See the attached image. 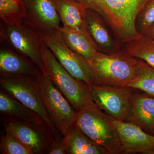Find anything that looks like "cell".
<instances>
[{
    "label": "cell",
    "mask_w": 154,
    "mask_h": 154,
    "mask_svg": "<svg viewBox=\"0 0 154 154\" xmlns=\"http://www.w3.org/2000/svg\"><path fill=\"white\" fill-rule=\"evenodd\" d=\"M126 87L145 92L154 96V68L138 59L136 77Z\"/></svg>",
    "instance_id": "7402d4cb"
},
{
    "label": "cell",
    "mask_w": 154,
    "mask_h": 154,
    "mask_svg": "<svg viewBox=\"0 0 154 154\" xmlns=\"http://www.w3.org/2000/svg\"><path fill=\"white\" fill-rule=\"evenodd\" d=\"M35 77L28 75L0 76L1 88L40 116L54 133L56 140H62L63 137L54 125L45 107Z\"/></svg>",
    "instance_id": "5b68a950"
},
{
    "label": "cell",
    "mask_w": 154,
    "mask_h": 154,
    "mask_svg": "<svg viewBox=\"0 0 154 154\" xmlns=\"http://www.w3.org/2000/svg\"><path fill=\"white\" fill-rule=\"evenodd\" d=\"M4 129L8 130L31 151L33 154H48L56 138L46 123L1 119Z\"/></svg>",
    "instance_id": "ba28073f"
},
{
    "label": "cell",
    "mask_w": 154,
    "mask_h": 154,
    "mask_svg": "<svg viewBox=\"0 0 154 154\" xmlns=\"http://www.w3.org/2000/svg\"><path fill=\"white\" fill-rule=\"evenodd\" d=\"M0 114L1 119H11L19 121L46 123L40 116L22 105L1 88Z\"/></svg>",
    "instance_id": "e0dca14e"
},
{
    "label": "cell",
    "mask_w": 154,
    "mask_h": 154,
    "mask_svg": "<svg viewBox=\"0 0 154 154\" xmlns=\"http://www.w3.org/2000/svg\"><path fill=\"white\" fill-rule=\"evenodd\" d=\"M86 9L101 16L122 43H126L140 35L135 28L140 12L128 0H76Z\"/></svg>",
    "instance_id": "3957f363"
},
{
    "label": "cell",
    "mask_w": 154,
    "mask_h": 154,
    "mask_svg": "<svg viewBox=\"0 0 154 154\" xmlns=\"http://www.w3.org/2000/svg\"><path fill=\"white\" fill-rule=\"evenodd\" d=\"M144 35H145L149 38L154 40V25L150 28V29L147 32L146 34Z\"/></svg>",
    "instance_id": "4316f807"
},
{
    "label": "cell",
    "mask_w": 154,
    "mask_h": 154,
    "mask_svg": "<svg viewBox=\"0 0 154 154\" xmlns=\"http://www.w3.org/2000/svg\"><path fill=\"white\" fill-rule=\"evenodd\" d=\"M41 36L43 42L69 73L89 85H92V72L89 61L66 44L59 30Z\"/></svg>",
    "instance_id": "9c48e42d"
},
{
    "label": "cell",
    "mask_w": 154,
    "mask_h": 154,
    "mask_svg": "<svg viewBox=\"0 0 154 154\" xmlns=\"http://www.w3.org/2000/svg\"><path fill=\"white\" fill-rule=\"evenodd\" d=\"M140 11L146 3L149 0H128Z\"/></svg>",
    "instance_id": "484cf974"
},
{
    "label": "cell",
    "mask_w": 154,
    "mask_h": 154,
    "mask_svg": "<svg viewBox=\"0 0 154 154\" xmlns=\"http://www.w3.org/2000/svg\"><path fill=\"white\" fill-rule=\"evenodd\" d=\"M125 121L133 122L154 135V96L133 89Z\"/></svg>",
    "instance_id": "4fadbf2b"
},
{
    "label": "cell",
    "mask_w": 154,
    "mask_h": 154,
    "mask_svg": "<svg viewBox=\"0 0 154 154\" xmlns=\"http://www.w3.org/2000/svg\"><path fill=\"white\" fill-rule=\"evenodd\" d=\"M111 119L125 154H148L154 149V135L133 122Z\"/></svg>",
    "instance_id": "7c38bea8"
},
{
    "label": "cell",
    "mask_w": 154,
    "mask_h": 154,
    "mask_svg": "<svg viewBox=\"0 0 154 154\" xmlns=\"http://www.w3.org/2000/svg\"><path fill=\"white\" fill-rule=\"evenodd\" d=\"M35 78L50 118L57 131L63 137L73 124L77 111L42 73Z\"/></svg>",
    "instance_id": "8992f818"
},
{
    "label": "cell",
    "mask_w": 154,
    "mask_h": 154,
    "mask_svg": "<svg viewBox=\"0 0 154 154\" xmlns=\"http://www.w3.org/2000/svg\"><path fill=\"white\" fill-rule=\"evenodd\" d=\"M148 154H154V149L149 152Z\"/></svg>",
    "instance_id": "83f0119b"
},
{
    "label": "cell",
    "mask_w": 154,
    "mask_h": 154,
    "mask_svg": "<svg viewBox=\"0 0 154 154\" xmlns=\"http://www.w3.org/2000/svg\"><path fill=\"white\" fill-rule=\"evenodd\" d=\"M41 56L42 73L60 91L76 111L96 104L92 97L91 86L69 73L44 42Z\"/></svg>",
    "instance_id": "7a4b0ae2"
},
{
    "label": "cell",
    "mask_w": 154,
    "mask_h": 154,
    "mask_svg": "<svg viewBox=\"0 0 154 154\" xmlns=\"http://www.w3.org/2000/svg\"><path fill=\"white\" fill-rule=\"evenodd\" d=\"M48 154H67L66 146L63 139L54 141Z\"/></svg>",
    "instance_id": "d4e9b609"
},
{
    "label": "cell",
    "mask_w": 154,
    "mask_h": 154,
    "mask_svg": "<svg viewBox=\"0 0 154 154\" xmlns=\"http://www.w3.org/2000/svg\"><path fill=\"white\" fill-rule=\"evenodd\" d=\"M90 86L93 100L99 109L116 120L126 121L132 88Z\"/></svg>",
    "instance_id": "30bf717a"
},
{
    "label": "cell",
    "mask_w": 154,
    "mask_h": 154,
    "mask_svg": "<svg viewBox=\"0 0 154 154\" xmlns=\"http://www.w3.org/2000/svg\"><path fill=\"white\" fill-rule=\"evenodd\" d=\"M73 124L109 154H125L111 117L96 104L77 111Z\"/></svg>",
    "instance_id": "277c9868"
},
{
    "label": "cell",
    "mask_w": 154,
    "mask_h": 154,
    "mask_svg": "<svg viewBox=\"0 0 154 154\" xmlns=\"http://www.w3.org/2000/svg\"><path fill=\"white\" fill-rule=\"evenodd\" d=\"M59 30L66 44L88 60L94 57L98 51L94 42L84 33L63 25Z\"/></svg>",
    "instance_id": "d6986e66"
},
{
    "label": "cell",
    "mask_w": 154,
    "mask_h": 154,
    "mask_svg": "<svg viewBox=\"0 0 154 154\" xmlns=\"http://www.w3.org/2000/svg\"><path fill=\"white\" fill-rule=\"evenodd\" d=\"M67 154H109L104 148L91 140L75 125L69 128L63 137Z\"/></svg>",
    "instance_id": "ac0fdd59"
},
{
    "label": "cell",
    "mask_w": 154,
    "mask_h": 154,
    "mask_svg": "<svg viewBox=\"0 0 154 154\" xmlns=\"http://www.w3.org/2000/svg\"><path fill=\"white\" fill-rule=\"evenodd\" d=\"M1 43L30 59L42 72L41 50L43 42L41 35L25 24L15 26L1 22Z\"/></svg>",
    "instance_id": "52a82bcc"
},
{
    "label": "cell",
    "mask_w": 154,
    "mask_h": 154,
    "mask_svg": "<svg viewBox=\"0 0 154 154\" xmlns=\"http://www.w3.org/2000/svg\"><path fill=\"white\" fill-rule=\"evenodd\" d=\"M85 22L87 29L95 43L98 51L114 52L116 46L113 38L105 25V22L98 13L90 9L86 10Z\"/></svg>",
    "instance_id": "2e32d148"
},
{
    "label": "cell",
    "mask_w": 154,
    "mask_h": 154,
    "mask_svg": "<svg viewBox=\"0 0 154 154\" xmlns=\"http://www.w3.org/2000/svg\"><path fill=\"white\" fill-rule=\"evenodd\" d=\"M123 51L154 68V40L144 35L124 43Z\"/></svg>",
    "instance_id": "ffe728a7"
},
{
    "label": "cell",
    "mask_w": 154,
    "mask_h": 154,
    "mask_svg": "<svg viewBox=\"0 0 154 154\" xmlns=\"http://www.w3.org/2000/svg\"><path fill=\"white\" fill-rule=\"evenodd\" d=\"M0 138L1 154H33L21 140L8 130Z\"/></svg>",
    "instance_id": "603a6c76"
},
{
    "label": "cell",
    "mask_w": 154,
    "mask_h": 154,
    "mask_svg": "<svg viewBox=\"0 0 154 154\" xmlns=\"http://www.w3.org/2000/svg\"><path fill=\"white\" fill-rule=\"evenodd\" d=\"M88 61L92 72L91 85L126 87L136 77L138 59L122 50L110 53L97 51Z\"/></svg>",
    "instance_id": "6da1fadb"
},
{
    "label": "cell",
    "mask_w": 154,
    "mask_h": 154,
    "mask_svg": "<svg viewBox=\"0 0 154 154\" xmlns=\"http://www.w3.org/2000/svg\"><path fill=\"white\" fill-rule=\"evenodd\" d=\"M26 17V8L23 0H0L1 22L7 25H23Z\"/></svg>",
    "instance_id": "44dd1931"
},
{
    "label": "cell",
    "mask_w": 154,
    "mask_h": 154,
    "mask_svg": "<svg viewBox=\"0 0 154 154\" xmlns=\"http://www.w3.org/2000/svg\"><path fill=\"white\" fill-rule=\"evenodd\" d=\"M26 8L24 24L41 36L59 30L62 23L52 0H23Z\"/></svg>",
    "instance_id": "8fae6325"
},
{
    "label": "cell",
    "mask_w": 154,
    "mask_h": 154,
    "mask_svg": "<svg viewBox=\"0 0 154 154\" xmlns=\"http://www.w3.org/2000/svg\"><path fill=\"white\" fill-rule=\"evenodd\" d=\"M52 1L63 26L79 31L93 40L86 26L87 9L82 4L76 0Z\"/></svg>",
    "instance_id": "9a60e30c"
},
{
    "label": "cell",
    "mask_w": 154,
    "mask_h": 154,
    "mask_svg": "<svg viewBox=\"0 0 154 154\" xmlns=\"http://www.w3.org/2000/svg\"><path fill=\"white\" fill-rule=\"evenodd\" d=\"M154 25V0H149L139 12L135 28L140 35H145Z\"/></svg>",
    "instance_id": "cb8c5ba5"
},
{
    "label": "cell",
    "mask_w": 154,
    "mask_h": 154,
    "mask_svg": "<svg viewBox=\"0 0 154 154\" xmlns=\"http://www.w3.org/2000/svg\"><path fill=\"white\" fill-rule=\"evenodd\" d=\"M42 72L32 60L5 43L0 48V76L28 75L36 76Z\"/></svg>",
    "instance_id": "5bb4252c"
}]
</instances>
